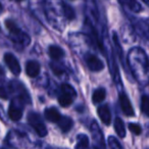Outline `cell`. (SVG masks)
Listing matches in <instances>:
<instances>
[{
	"instance_id": "1",
	"label": "cell",
	"mask_w": 149,
	"mask_h": 149,
	"mask_svg": "<svg viewBox=\"0 0 149 149\" xmlns=\"http://www.w3.org/2000/svg\"><path fill=\"white\" fill-rule=\"evenodd\" d=\"M5 27H6L7 31L9 32L13 41H19V43H23L24 45H28L30 43V37L17 27L15 21H13L10 19H6L5 21Z\"/></svg>"
},
{
	"instance_id": "2",
	"label": "cell",
	"mask_w": 149,
	"mask_h": 149,
	"mask_svg": "<svg viewBox=\"0 0 149 149\" xmlns=\"http://www.w3.org/2000/svg\"><path fill=\"white\" fill-rule=\"evenodd\" d=\"M61 93L58 96V103L62 107H68L74 102V99L77 97V92L68 84H62L61 85Z\"/></svg>"
},
{
	"instance_id": "3",
	"label": "cell",
	"mask_w": 149,
	"mask_h": 149,
	"mask_svg": "<svg viewBox=\"0 0 149 149\" xmlns=\"http://www.w3.org/2000/svg\"><path fill=\"white\" fill-rule=\"evenodd\" d=\"M28 122L40 137H45L47 135V129H46V126L43 122V118H41L39 113L30 112L28 116Z\"/></svg>"
},
{
	"instance_id": "4",
	"label": "cell",
	"mask_w": 149,
	"mask_h": 149,
	"mask_svg": "<svg viewBox=\"0 0 149 149\" xmlns=\"http://www.w3.org/2000/svg\"><path fill=\"white\" fill-rule=\"evenodd\" d=\"M23 99L22 98H15V99L11 100L10 105L8 108V116L11 120L13 122H17L22 118L23 116V104H22Z\"/></svg>"
},
{
	"instance_id": "5",
	"label": "cell",
	"mask_w": 149,
	"mask_h": 149,
	"mask_svg": "<svg viewBox=\"0 0 149 149\" xmlns=\"http://www.w3.org/2000/svg\"><path fill=\"white\" fill-rule=\"evenodd\" d=\"M4 62L8 66L9 70L15 76H19L21 74V65H19V60L17 59L13 54L11 53H5L4 54Z\"/></svg>"
},
{
	"instance_id": "6",
	"label": "cell",
	"mask_w": 149,
	"mask_h": 149,
	"mask_svg": "<svg viewBox=\"0 0 149 149\" xmlns=\"http://www.w3.org/2000/svg\"><path fill=\"white\" fill-rule=\"evenodd\" d=\"M86 63H87L88 68H89L90 70L92 72H100V70H103L104 64L103 62L101 61L100 58H98L96 55L94 54H88L85 58Z\"/></svg>"
},
{
	"instance_id": "7",
	"label": "cell",
	"mask_w": 149,
	"mask_h": 149,
	"mask_svg": "<svg viewBox=\"0 0 149 149\" xmlns=\"http://www.w3.org/2000/svg\"><path fill=\"white\" fill-rule=\"evenodd\" d=\"M120 104L122 110L127 116H135V111L133 109L132 103H131L130 99L128 98V96L125 93H120Z\"/></svg>"
},
{
	"instance_id": "8",
	"label": "cell",
	"mask_w": 149,
	"mask_h": 149,
	"mask_svg": "<svg viewBox=\"0 0 149 149\" xmlns=\"http://www.w3.org/2000/svg\"><path fill=\"white\" fill-rule=\"evenodd\" d=\"M97 113L104 125L108 126L110 124V122H111V114H110V109L108 107V105L104 104V105L99 106L97 108Z\"/></svg>"
},
{
	"instance_id": "9",
	"label": "cell",
	"mask_w": 149,
	"mask_h": 149,
	"mask_svg": "<svg viewBox=\"0 0 149 149\" xmlns=\"http://www.w3.org/2000/svg\"><path fill=\"white\" fill-rule=\"evenodd\" d=\"M40 64L38 61L35 60H30L26 63V74L31 78L38 77V74H40Z\"/></svg>"
},
{
	"instance_id": "10",
	"label": "cell",
	"mask_w": 149,
	"mask_h": 149,
	"mask_svg": "<svg viewBox=\"0 0 149 149\" xmlns=\"http://www.w3.org/2000/svg\"><path fill=\"white\" fill-rule=\"evenodd\" d=\"M57 126L59 127V129L63 133H68L72 130V126H74V122L68 116H62L59 118V120L57 122Z\"/></svg>"
},
{
	"instance_id": "11",
	"label": "cell",
	"mask_w": 149,
	"mask_h": 149,
	"mask_svg": "<svg viewBox=\"0 0 149 149\" xmlns=\"http://www.w3.org/2000/svg\"><path fill=\"white\" fill-rule=\"evenodd\" d=\"M44 116H45L46 120H49L52 123H57L59 120V118H61V114L60 112L56 109L55 107H48L45 109L44 112Z\"/></svg>"
},
{
	"instance_id": "12",
	"label": "cell",
	"mask_w": 149,
	"mask_h": 149,
	"mask_svg": "<svg viewBox=\"0 0 149 149\" xmlns=\"http://www.w3.org/2000/svg\"><path fill=\"white\" fill-rule=\"evenodd\" d=\"M48 53H49L50 57L54 60H59L64 56L63 49L60 48L59 46H56V45L49 46V48H48Z\"/></svg>"
},
{
	"instance_id": "13",
	"label": "cell",
	"mask_w": 149,
	"mask_h": 149,
	"mask_svg": "<svg viewBox=\"0 0 149 149\" xmlns=\"http://www.w3.org/2000/svg\"><path fill=\"white\" fill-rule=\"evenodd\" d=\"M114 130H116V134L120 138H125L126 137V128H125V124L122 120V118H116L114 120Z\"/></svg>"
},
{
	"instance_id": "14",
	"label": "cell",
	"mask_w": 149,
	"mask_h": 149,
	"mask_svg": "<svg viewBox=\"0 0 149 149\" xmlns=\"http://www.w3.org/2000/svg\"><path fill=\"white\" fill-rule=\"evenodd\" d=\"M106 97V91L104 88H98L94 91L93 95H92V100L94 103H100L102 102Z\"/></svg>"
},
{
	"instance_id": "15",
	"label": "cell",
	"mask_w": 149,
	"mask_h": 149,
	"mask_svg": "<svg viewBox=\"0 0 149 149\" xmlns=\"http://www.w3.org/2000/svg\"><path fill=\"white\" fill-rule=\"evenodd\" d=\"M78 142L76 144L74 149H88L89 147V138L86 135L81 134L78 136Z\"/></svg>"
},
{
	"instance_id": "16",
	"label": "cell",
	"mask_w": 149,
	"mask_h": 149,
	"mask_svg": "<svg viewBox=\"0 0 149 149\" xmlns=\"http://www.w3.org/2000/svg\"><path fill=\"white\" fill-rule=\"evenodd\" d=\"M62 4V11H63V15L68 21H72V19L76 17V13H74V8H72L70 5L66 4V3H61Z\"/></svg>"
},
{
	"instance_id": "17",
	"label": "cell",
	"mask_w": 149,
	"mask_h": 149,
	"mask_svg": "<svg viewBox=\"0 0 149 149\" xmlns=\"http://www.w3.org/2000/svg\"><path fill=\"white\" fill-rule=\"evenodd\" d=\"M124 3L134 13H140L142 10V7L139 4V2H137L136 0H123Z\"/></svg>"
},
{
	"instance_id": "18",
	"label": "cell",
	"mask_w": 149,
	"mask_h": 149,
	"mask_svg": "<svg viewBox=\"0 0 149 149\" xmlns=\"http://www.w3.org/2000/svg\"><path fill=\"white\" fill-rule=\"evenodd\" d=\"M141 110L145 116L149 114V98L147 95H143L141 99Z\"/></svg>"
},
{
	"instance_id": "19",
	"label": "cell",
	"mask_w": 149,
	"mask_h": 149,
	"mask_svg": "<svg viewBox=\"0 0 149 149\" xmlns=\"http://www.w3.org/2000/svg\"><path fill=\"white\" fill-rule=\"evenodd\" d=\"M107 142H108V146H109L110 149H123L120 141H118L116 137H113V136L108 137Z\"/></svg>"
},
{
	"instance_id": "20",
	"label": "cell",
	"mask_w": 149,
	"mask_h": 149,
	"mask_svg": "<svg viewBox=\"0 0 149 149\" xmlns=\"http://www.w3.org/2000/svg\"><path fill=\"white\" fill-rule=\"evenodd\" d=\"M129 129H130L131 132L134 133L135 135H141V133H142V128H141V126H139L138 124H133V123H131V124L129 125Z\"/></svg>"
},
{
	"instance_id": "21",
	"label": "cell",
	"mask_w": 149,
	"mask_h": 149,
	"mask_svg": "<svg viewBox=\"0 0 149 149\" xmlns=\"http://www.w3.org/2000/svg\"><path fill=\"white\" fill-rule=\"evenodd\" d=\"M50 68L52 70V72L56 74V76H61L62 74L64 72V70L61 68L60 65H56L54 63H51L50 64Z\"/></svg>"
},
{
	"instance_id": "22",
	"label": "cell",
	"mask_w": 149,
	"mask_h": 149,
	"mask_svg": "<svg viewBox=\"0 0 149 149\" xmlns=\"http://www.w3.org/2000/svg\"><path fill=\"white\" fill-rule=\"evenodd\" d=\"M9 95H8V91H7L6 87L2 84H0V98H2V99H8Z\"/></svg>"
},
{
	"instance_id": "23",
	"label": "cell",
	"mask_w": 149,
	"mask_h": 149,
	"mask_svg": "<svg viewBox=\"0 0 149 149\" xmlns=\"http://www.w3.org/2000/svg\"><path fill=\"white\" fill-rule=\"evenodd\" d=\"M0 108H1V106H0ZM3 114H4V113H3V111H2V113L0 112V118H1V120H3L4 122H6V118H4V116H3Z\"/></svg>"
},
{
	"instance_id": "24",
	"label": "cell",
	"mask_w": 149,
	"mask_h": 149,
	"mask_svg": "<svg viewBox=\"0 0 149 149\" xmlns=\"http://www.w3.org/2000/svg\"><path fill=\"white\" fill-rule=\"evenodd\" d=\"M143 1H144L145 3H148V0H143Z\"/></svg>"
},
{
	"instance_id": "25",
	"label": "cell",
	"mask_w": 149,
	"mask_h": 149,
	"mask_svg": "<svg viewBox=\"0 0 149 149\" xmlns=\"http://www.w3.org/2000/svg\"><path fill=\"white\" fill-rule=\"evenodd\" d=\"M1 72H2V70H1V68H0V74H1Z\"/></svg>"
},
{
	"instance_id": "26",
	"label": "cell",
	"mask_w": 149,
	"mask_h": 149,
	"mask_svg": "<svg viewBox=\"0 0 149 149\" xmlns=\"http://www.w3.org/2000/svg\"><path fill=\"white\" fill-rule=\"evenodd\" d=\"M15 1H19H19H23V0H15Z\"/></svg>"
},
{
	"instance_id": "27",
	"label": "cell",
	"mask_w": 149,
	"mask_h": 149,
	"mask_svg": "<svg viewBox=\"0 0 149 149\" xmlns=\"http://www.w3.org/2000/svg\"><path fill=\"white\" fill-rule=\"evenodd\" d=\"M0 11H1V7H0Z\"/></svg>"
}]
</instances>
